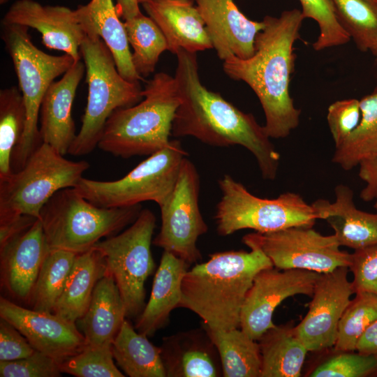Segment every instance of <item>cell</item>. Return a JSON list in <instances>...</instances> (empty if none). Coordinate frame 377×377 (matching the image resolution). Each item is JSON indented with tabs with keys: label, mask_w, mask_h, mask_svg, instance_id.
<instances>
[{
	"label": "cell",
	"mask_w": 377,
	"mask_h": 377,
	"mask_svg": "<svg viewBox=\"0 0 377 377\" xmlns=\"http://www.w3.org/2000/svg\"><path fill=\"white\" fill-rule=\"evenodd\" d=\"M175 78L181 102L172 123V135L192 136L214 147L240 145L256 158L265 179L276 178L280 154L264 126L219 94L209 90L200 79L196 53L179 50Z\"/></svg>",
	"instance_id": "obj_1"
},
{
	"label": "cell",
	"mask_w": 377,
	"mask_h": 377,
	"mask_svg": "<svg viewBox=\"0 0 377 377\" xmlns=\"http://www.w3.org/2000/svg\"><path fill=\"white\" fill-rule=\"evenodd\" d=\"M304 19L297 8L279 17L266 15L265 27L255 39L253 54L248 59L232 55L223 61L226 75L246 83L257 96L270 138H286L300 123L301 110L295 106L289 87L296 58L294 45L300 38Z\"/></svg>",
	"instance_id": "obj_2"
},
{
	"label": "cell",
	"mask_w": 377,
	"mask_h": 377,
	"mask_svg": "<svg viewBox=\"0 0 377 377\" xmlns=\"http://www.w3.org/2000/svg\"><path fill=\"white\" fill-rule=\"evenodd\" d=\"M250 251H227L187 270L182 282L179 307L197 314L208 328L229 330L240 326L242 309L253 278L274 267L257 246Z\"/></svg>",
	"instance_id": "obj_3"
},
{
	"label": "cell",
	"mask_w": 377,
	"mask_h": 377,
	"mask_svg": "<svg viewBox=\"0 0 377 377\" xmlns=\"http://www.w3.org/2000/svg\"><path fill=\"white\" fill-rule=\"evenodd\" d=\"M142 101L116 110L106 121L97 147L114 156L151 154L167 147L181 98L175 77L158 73L147 82Z\"/></svg>",
	"instance_id": "obj_4"
},
{
	"label": "cell",
	"mask_w": 377,
	"mask_h": 377,
	"mask_svg": "<svg viewBox=\"0 0 377 377\" xmlns=\"http://www.w3.org/2000/svg\"><path fill=\"white\" fill-rule=\"evenodd\" d=\"M88 84L87 103L82 126L68 154L80 156L98 145L107 120L116 110L132 106L142 98L140 82L126 80L119 73L111 52L91 28L80 47Z\"/></svg>",
	"instance_id": "obj_5"
},
{
	"label": "cell",
	"mask_w": 377,
	"mask_h": 377,
	"mask_svg": "<svg viewBox=\"0 0 377 377\" xmlns=\"http://www.w3.org/2000/svg\"><path fill=\"white\" fill-rule=\"evenodd\" d=\"M140 205L105 208L98 207L75 187L56 192L44 205L39 219L50 249L79 254L91 249L104 237L118 234L133 223Z\"/></svg>",
	"instance_id": "obj_6"
},
{
	"label": "cell",
	"mask_w": 377,
	"mask_h": 377,
	"mask_svg": "<svg viewBox=\"0 0 377 377\" xmlns=\"http://www.w3.org/2000/svg\"><path fill=\"white\" fill-rule=\"evenodd\" d=\"M1 36L11 57L27 111L24 131L11 157L12 170L16 172L42 143L38 121L46 91L76 61L68 54L54 56L38 49L33 43L28 27L1 24Z\"/></svg>",
	"instance_id": "obj_7"
},
{
	"label": "cell",
	"mask_w": 377,
	"mask_h": 377,
	"mask_svg": "<svg viewBox=\"0 0 377 377\" xmlns=\"http://www.w3.org/2000/svg\"><path fill=\"white\" fill-rule=\"evenodd\" d=\"M89 164L64 158L42 142L24 166L0 181V223L21 215L39 219L44 205L58 191L75 187Z\"/></svg>",
	"instance_id": "obj_8"
},
{
	"label": "cell",
	"mask_w": 377,
	"mask_h": 377,
	"mask_svg": "<svg viewBox=\"0 0 377 377\" xmlns=\"http://www.w3.org/2000/svg\"><path fill=\"white\" fill-rule=\"evenodd\" d=\"M218 184L221 197L214 219L219 235L243 229L269 232L292 226L313 227L318 219L313 206L299 194L287 192L274 199L258 198L227 174Z\"/></svg>",
	"instance_id": "obj_9"
},
{
	"label": "cell",
	"mask_w": 377,
	"mask_h": 377,
	"mask_svg": "<svg viewBox=\"0 0 377 377\" xmlns=\"http://www.w3.org/2000/svg\"><path fill=\"white\" fill-rule=\"evenodd\" d=\"M188 153L178 140L151 154L126 175L114 181L82 177L75 186L92 204L105 208L125 207L154 201L161 206L171 193Z\"/></svg>",
	"instance_id": "obj_10"
},
{
	"label": "cell",
	"mask_w": 377,
	"mask_h": 377,
	"mask_svg": "<svg viewBox=\"0 0 377 377\" xmlns=\"http://www.w3.org/2000/svg\"><path fill=\"white\" fill-rule=\"evenodd\" d=\"M156 216L142 209L130 227L94 246L103 257L106 272L111 274L120 292L126 316H135L145 304V283L155 269L151 244Z\"/></svg>",
	"instance_id": "obj_11"
},
{
	"label": "cell",
	"mask_w": 377,
	"mask_h": 377,
	"mask_svg": "<svg viewBox=\"0 0 377 377\" xmlns=\"http://www.w3.org/2000/svg\"><path fill=\"white\" fill-rule=\"evenodd\" d=\"M242 242L260 249L279 269L318 273L349 267L351 253L340 249L336 236L323 235L313 227L292 226L269 232L246 235Z\"/></svg>",
	"instance_id": "obj_12"
},
{
	"label": "cell",
	"mask_w": 377,
	"mask_h": 377,
	"mask_svg": "<svg viewBox=\"0 0 377 377\" xmlns=\"http://www.w3.org/2000/svg\"><path fill=\"white\" fill-rule=\"evenodd\" d=\"M200 185L195 166L184 158L171 193L159 206L161 226L152 241L189 265L201 260L197 241L208 230L199 207Z\"/></svg>",
	"instance_id": "obj_13"
},
{
	"label": "cell",
	"mask_w": 377,
	"mask_h": 377,
	"mask_svg": "<svg viewBox=\"0 0 377 377\" xmlns=\"http://www.w3.org/2000/svg\"><path fill=\"white\" fill-rule=\"evenodd\" d=\"M320 273L303 269H279L274 267L260 271L253 278L242 309L240 329L258 341L275 326L273 314L286 299L296 295L311 297Z\"/></svg>",
	"instance_id": "obj_14"
},
{
	"label": "cell",
	"mask_w": 377,
	"mask_h": 377,
	"mask_svg": "<svg viewBox=\"0 0 377 377\" xmlns=\"http://www.w3.org/2000/svg\"><path fill=\"white\" fill-rule=\"evenodd\" d=\"M348 269L341 267L320 273L315 284L309 310L295 327L308 351H322L335 345L340 319L355 294Z\"/></svg>",
	"instance_id": "obj_15"
},
{
	"label": "cell",
	"mask_w": 377,
	"mask_h": 377,
	"mask_svg": "<svg viewBox=\"0 0 377 377\" xmlns=\"http://www.w3.org/2000/svg\"><path fill=\"white\" fill-rule=\"evenodd\" d=\"M1 24H17L36 29L49 49L62 51L75 61L81 60L80 47L92 27L78 6H44L34 0H17L8 8Z\"/></svg>",
	"instance_id": "obj_16"
},
{
	"label": "cell",
	"mask_w": 377,
	"mask_h": 377,
	"mask_svg": "<svg viewBox=\"0 0 377 377\" xmlns=\"http://www.w3.org/2000/svg\"><path fill=\"white\" fill-rule=\"evenodd\" d=\"M0 317L16 327L39 352L58 363L77 354L87 346L75 323L50 312L24 308L0 298Z\"/></svg>",
	"instance_id": "obj_17"
},
{
	"label": "cell",
	"mask_w": 377,
	"mask_h": 377,
	"mask_svg": "<svg viewBox=\"0 0 377 377\" xmlns=\"http://www.w3.org/2000/svg\"><path fill=\"white\" fill-rule=\"evenodd\" d=\"M50 250L39 219L0 246L1 284L11 297L29 302L41 266Z\"/></svg>",
	"instance_id": "obj_18"
},
{
	"label": "cell",
	"mask_w": 377,
	"mask_h": 377,
	"mask_svg": "<svg viewBox=\"0 0 377 377\" xmlns=\"http://www.w3.org/2000/svg\"><path fill=\"white\" fill-rule=\"evenodd\" d=\"M193 1L221 60L232 55L248 59L253 54L256 37L265 27L263 21L247 18L233 0Z\"/></svg>",
	"instance_id": "obj_19"
},
{
	"label": "cell",
	"mask_w": 377,
	"mask_h": 377,
	"mask_svg": "<svg viewBox=\"0 0 377 377\" xmlns=\"http://www.w3.org/2000/svg\"><path fill=\"white\" fill-rule=\"evenodd\" d=\"M160 349L166 377L223 376L219 352L203 325L163 337Z\"/></svg>",
	"instance_id": "obj_20"
},
{
	"label": "cell",
	"mask_w": 377,
	"mask_h": 377,
	"mask_svg": "<svg viewBox=\"0 0 377 377\" xmlns=\"http://www.w3.org/2000/svg\"><path fill=\"white\" fill-rule=\"evenodd\" d=\"M84 71V63L75 62L60 80L51 84L40 105L41 141L64 156L68 154L76 136L72 105Z\"/></svg>",
	"instance_id": "obj_21"
},
{
	"label": "cell",
	"mask_w": 377,
	"mask_h": 377,
	"mask_svg": "<svg viewBox=\"0 0 377 377\" xmlns=\"http://www.w3.org/2000/svg\"><path fill=\"white\" fill-rule=\"evenodd\" d=\"M141 4L163 34L172 54L182 49L196 53L213 48L193 0H147Z\"/></svg>",
	"instance_id": "obj_22"
},
{
	"label": "cell",
	"mask_w": 377,
	"mask_h": 377,
	"mask_svg": "<svg viewBox=\"0 0 377 377\" xmlns=\"http://www.w3.org/2000/svg\"><path fill=\"white\" fill-rule=\"evenodd\" d=\"M334 193V202L319 199L311 204L318 219L327 221L340 246L357 250L377 244V213L358 209L348 186L337 185Z\"/></svg>",
	"instance_id": "obj_23"
},
{
	"label": "cell",
	"mask_w": 377,
	"mask_h": 377,
	"mask_svg": "<svg viewBox=\"0 0 377 377\" xmlns=\"http://www.w3.org/2000/svg\"><path fill=\"white\" fill-rule=\"evenodd\" d=\"M189 265L173 253L163 251L149 300L135 323V329L138 332L152 337L168 323L171 311L179 307L182 282Z\"/></svg>",
	"instance_id": "obj_24"
},
{
	"label": "cell",
	"mask_w": 377,
	"mask_h": 377,
	"mask_svg": "<svg viewBox=\"0 0 377 377\" xmlns=\"http://www.w3.org/2000/svg\"><path fill=\"white\" fill-rule=\"evenodd\" d=\"M126 317V308L113 276L105 272L96 283L89 306L76 323L87 344L112 343Z\"/></svg>",
	"instance_id": "obj_25"
},
{
	"label": "cell",
	"mask_w": 377,
	"mask_h": 377,
	"mask_svg": "<svg viewBox=\"0 0 377 377\" xmlns=\"http://www.w3.org/2000/svg\"><path fill=\"white\" fill-rule=\"evenodd\" d=\"M105 272V260L96 249L77 254L52 313L75 323L87 311L94 287Z\"/></svg>",
	"instance_id": "obj_26"
},
{
	"label": "cell",
	"mask_w": 377,
	"mask_h": 377,
	"mask_svg": "<svg viewBox=\"0 0 377 377\" xmlns=\"http://www.w3.org/2000/svg\"><path fill=\"white\" fill-rule=\"evenodd\" d=\"M292 323L276 325L258 340L260 377H300L309 352Z\"/></svg>",
	"instance_id": "obj_27"
},
{
	"label": "cell",
	"mask_w": 377,
	"mask_h": 377,
	"mask_svg": "<svg viewBox=\"0 0 377 377\" xmlns=\"http://www.w3.org/2000/svg\"><path fill=\"white\" fill-rule=\"evenodd\" d=\"M80 6L111 52L120 75L130 82L142 80L133 65L124 24L120 20L112 0H91Z\"/></svg>",
	"instance_id": "obj_28"
},
{
	"label": "cell",
	"mask_w": 377,
	"mask_h": 377,
	"mask_svg": "<svg viewBox=\"0 0 377 377\" xmlns=\"http://www.w3.org/2000/svg\"><path fill=\"white\" fill-rule=\"evenodd\" d=\"M147 337L125 319L112 343L114 359L130 377H166L160 346Z\"/></svg>",
	"instance_id": "obj_29"
},
{
	"label": "cell",
	"mask_w": 377,
	"mask_h": 377,
	"mask_svg": "<svg viewBox=\"0 0 377 377\" xmlns=\"http://www.w3.org/2000/svg\"><path fill=\"white\" fill-rule=\"evenodd\" d=\"M202 325L217 348L223 377H260L261 355L258 341L239 327L215 330Z\"/></svg>",
	"instance_id": "obj_30"
},
{
	"label": "cell",
	"mask_w": 377,
	"mask_h": 377,
	"mask_svg": "<svg viewBox=\"0 0 377 377\" xmlns=\"http://www.w3.org/2000/svg\"><path fill=\"white\" fill-rule=\"evenodd\" d=\"M361 119L358 126L339 147L332 162L350 170L364 158L377 156V85L360 99Z\"/></svg>",
	"instance_id": "obj_31"
},
{
	"label": "cell",
	"mask_w": 377,
	"mask_h": 377,
	"mask_svg": "<svg viewBox=\"0 0 377 377\" xmlns=\"http://www.w3.org/2000/svg\"><path fill=\"white\" fill-rule=\"evenodd\" d=\"M27 111L22 94L16 86L0 91V181L13 172L11 157L24 131Z\"/></svg>",
	"instance_id": "obj_32"
},
{
	"label": "cell",
	"mask_w": 377,
	"mask_h": 377,
	"mask_svg": "<svg viewBox=\"0 0 377 377\" xmlns=\"http://www.w3.org/2000/svg\"><path fill=\"white\" fill-rule=\"evenodd\" d=\"M77 253L51 249L46 256L34 284L29 303L31 309L52 313L72 269Z\"/></svg>",
	"instance_id": "obj_33"
},
{
	"label": "cell",
	"mask_w": 377,
	"mask_h": 377,
	"mask_svg": "<svg viewBox=\"0 0 377 377\" xmlns=\"http://www.w3.org/2000/svg\"><path fill=\"white\" fill-rule=\"evenodd\" d=\"M127 38L133 52L131 59L142 78L154 72L161 54L168 50L167 40L153 20L142 13L124 21Z\"/></svg>",
	"instance_id": "obj_34"
},
{
	"label": "cell",
	"mask_w": 377,
	"mask_h": 377,
	"mask_svg": "<svg viewBox=\"0 0 377 377\" xmlns=\"http://www.w3.org/2000/svg\"><path fill=\"white\" fill-rule=\"evenodd\" d=\"M338 22L361 52L377 43V0H330Z\"/></svg>",
	"instance_id": "obj_35"
},
{
	"label": "cell",
	"mask_w": 377,
	"mask_h": 377,
	"mask_svg": "<svg viewBox=\"0 0 377 377\" xmlns=\"http://www.w3.org/2000/svg\"><path fill=\"white\" fill-rule=\"evenodd\" d=\"M376 320L377 296L364 292L355 293L340 319L334 350L356 351L359 339Z\"/></svg>",
	"instance_id": "obj_36"
},
{
	"label": "cell",
	"mask_w": 377,
	"mask_h": 377,
	"mask_svg": "<svg viewBox=\"0 0 377 377\" xmlns=\"http://www.w3.org/2000/svg\"><path fill=\"white\" fill-rule=\"evenodd\" d=\"M112 343L87 344L77 354L59 363L61 373L77 377H124L114 364Z\"/></svg>",
	"instance_id": "obj_37"
},
{
	"label": "cell",
	"mask_w": 377,
	"mask_h": 377,
	"mask_svg": "<svg viewBox=\"0 0 377 377\" xmlns=\"http://www.w3.org/2000/svg\"><path fill=\"white\" fill-rule=\"evenodd\" d=\"M304 18L314 20L319 27V35L313 43L316 51L343 45L350 38L341 26L330 0H300Z\"/></svg>",
	"instance_id": "obj_38"
},
{
	"label": "cell",
	"mask_w": 377,
	"mask_h": 377,
	"mask_svg": "<svg viewBox=\"0 0 377 377\" xmlns=\"http://www.w3.org/2000/svg\"><path fill=\"white\" fill-rule=\"evenodd\" d=\"M318 364L307 376L367 377L377 376V355L357 351H335Z\"/></svg>",
	"instance_id": "obj_39"
},
{
	"label": "cell",
	"mask_w": 377,
	"mask_h": 377,
	"mask_svg": "<svg viewBox=\"0 0 377 377\" xmlns=\"http://www.w3.org/2000/svg\"><path fill=\"white\" fill-rule=\"evenodd\" d=\"M360 119V100L357 98L339 100L328 107L327 121L335 148L340 146L356 128Z\"/></svg>",
	"instance_id": "obj_40"
},
{
	"label": "cell",
	"mask_w": 377,
	"mask_h": 377,
	"mask_svg": "<svg viewBox=\"0 0 377 377\" xmlns=\"http://www.w3.org/2000/svg\"><path fill=\"white\" fill-rule=\"evenodd\" d=\"M61 374L59 363L38 350L22 359L0 361L1 377H58Z\"/></svg>",
	"instance_id": "obj_41"
},
{
	"label": "cell",
	"mask_w": 377,
	"mask_h": 377,
	"mask_svg": "<svg viewBox=\"0 0 377 377\" xmlns=\"http://www.w3.org/2000/svg\"><path fill=\"white\" fill-rule=\"evenodd\" d=\"M348 269L353 274L355 294L364 292L377 296V244L354 250Z\"/></svg>",
	"instance_id": "obj_42"
},
{
	"label": "cell",
	"mask_w": 377,
	"mask_h": 377,
	"mask_svg": "<svg viewBox=\"0 0 377 377\" xmlns=\"http://www.w3.org/2000/svg\"><path fill=\"white\" fill-rule=\"evenodd\" d=\"M36 350L26 337L12 324L0 319V361L16 360L27 357Z\"/></svg>",
	"instance_id": "obj_43"
},
{
	"label": "cell",
	"mask_w": 377,
	"mask_h": 377,
	"mask_svg": "<svg viewBox=\"0 0 377 377\" xmlns=\"http://www.w3.org/2000/svg\"><path fill=\"white\" fill-rule=\"evenodd\" d=\"M359 176L366 185L362 189L360 196L365 202L377 200V156L367 158L358 165Z\"/></svg>",
	"instance_id": "obj_44"
},
{
	"label": "cell",
	"mask_w": 377,
	"mask_h": 377,
	"mask_svg": "<svg viewBox=\"0 0 377 377\" xmlns=\"http://www.w3.org/2000/svg\"><path fill=\"white\" fill-rule=\"evenodd\" d=\"M36 220L34 216L21 215L0 223V246L27 230Z\"/></svg>",
	"instance_id": "obj_45"
},
{
	"label": "cell",
	"mask_w": 377,
	"mask_h": 377,
	"mask_svg": "<svg viewBox=\"0 0 377 377\" xmlns=\"http://www.w3.org/2000/svg\"><path fill=\"white\" fill-rule=\"evenodd\" d=\"M356 351L377 355V320L372 323L359 339Z\"/></svg>",
	"instance_id": "obj_46"
},
{
	"label": "cell",
	"mask_w": 377,
	"mask_h": 377,
	"mask_svg": "<svg viewBox=\"0 0 377 377\" xmlns=\"http://www.w3.org/2000/svg\"><path fill=\"white\" fill-rule=\"evenodd\" d=\"M138 0H117V12L124 21L134 18L141 14Z\"/></svg>",
	"instance_id": "obj_47"
},
{
	"label": "cell",
	"mask_w": 377,
	"mask_h": 377,
	"mask_svg": "<svg viewBox=\"0 0 377 377\" xmlns=\"http://www.w3.org/2000/svg\"><path fill=\"white\" fill-rule=\"evenodd\" d=\"M370 52L374 57V60L376 63L377 64V43L372 47V48L370 50Z\"/></svg>",
	"instance_id": "obj_48"
},
{
	"label": "cell",
	"mask_w": 377,
	"mask_h": 377,
	"mask_svg": "<svg viewBox=\"0 0 377 377\" xmlns=\"http://www.w3.org/2000/svg\"><path fill=\"white\" fill-rule=\"evenodd\" d=\"M8 0H0L1 4H4Z\"/></svg>",
	"instance_id": "obj_49"
},
{
	"label": "cell",
	"mask_w": 377,
	"mask_h": 377,
	"mask_svg": "<svg viewBox=\"0 0 377 377\" xmlns=\"http://www.w3.org/2000/svg\"><path fill=\"white\" fill-rule=\"evenodd\" d=\"M374 208L377 212V200L376 201L375 204H374Z\"/></svg>",
	"instance_id": "obj_50"
},
{
	"label": "cell",
	"mask_w": 377,
	"mask_h": 377,
	"mask_svg": "<svg viewBox=\"0 0 377 377\" xmlns=\"http://www.w3.org/2000/svg\"><path fill=\"white\" fill-rule=\"evenodd\" d=\"M140 3H142V2L147 1V0H138Z\"/></svg>",
	"instance_id": "obj_51"
}]
</instances>
